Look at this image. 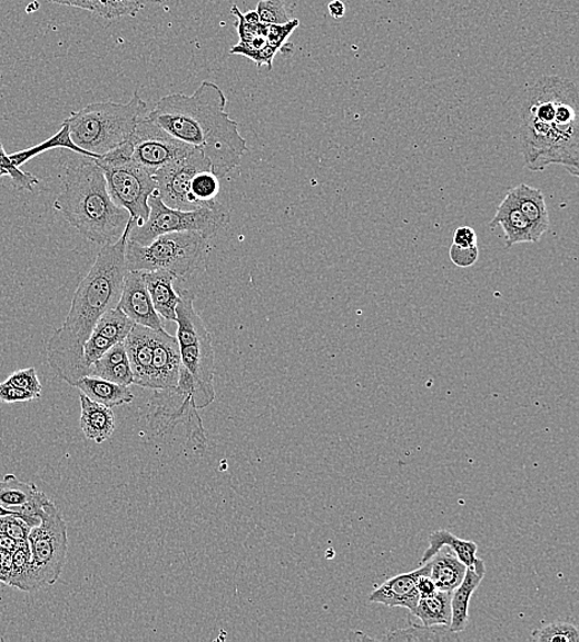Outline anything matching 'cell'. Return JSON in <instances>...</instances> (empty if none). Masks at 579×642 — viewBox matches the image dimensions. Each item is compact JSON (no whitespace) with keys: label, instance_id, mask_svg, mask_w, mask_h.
Instances as JSON below:
<instances>
[{"label":"cell","instance_id":"ee69618b","mask_svg":"<svg viewBox=\"0 0 579 642\" xmlns=\"http://www.w3.org/2000/svg\"><path fill=\"white\" fill-rule=\"evenodd\" d=\"M11 565H13V552L0 549V582L8 584Z\"/></svg>","mask_w":579,"mask_h":642},{"label":"cell","instance_id":"ab89813d","mask_svg":"<svg viewBox=\"0 0 579 642\" xmlns=\"http://www.w3.org/2000/svg\"><path fill=\"white\" fill-rule=\"evenodd\" d=\"M40 396L36 393L28 392L26 389L18 388L10 385L7 381L0 383V402L7 404L30 402L39 399Z\"/></svg>","mask_w":579,"mask_h":642},{"label":"cell","instance_id":"3957f363","mask_svg":"<svg viewBox=\"0 0 579 642\" xmlns=\"http://www.w3.org/2000/svg\"><path fill=\"white\" fill-rule=\"evenodd\" d=\"M226 103L223 89L204 81L192 96L161 98L147 118L174 138L199 149L209 160L212 171L223 179L242 164L248 151L238 122L225 110Z\"/></svg>","mask_w":579,"mask_h":642},{"label":"cell","instance_id":"681fc988","mask_svg":"<svg viewBox=\"0 0 579 642\" xmlns=\"http://www.w3.org/2000/svg\"><path fill=\"white\" fill-rule=\"evenodd\" d=\"M7 515H16L19 516L21 520V515L17 512L13 511H9L7 508H4V506L2 504H0V516H7Z\"/></svg>","mask_w":579,"mask_h":642},{"label":"cell","instance_id":"4fadbf2b","mask_svg":"<svg viewBox=\"0 0 579 642\" xmlns=\"http://www.w3.org/2000/svg\"><path fill=\"white\" fill-rule=\"evenodd\" d=\"M134 323L156 332L165 330L141 271L125 275L118 307Z\"/></svg>","mask_w":579,"mask_h":642},{"label":"cell","instance_id":"d6a6232c","mask_svg":"<svg viewBox=\"0 0 579 642\" xmlns=\"http://www.w3.org/2000/svg\"><path fill=\"white\" fill-rule=\"evenodd\" d=\"M30 566V546L22 543L13 552V565H11L8 584L10 587L28 592V577Z\"/></svg>","mask_w":579,"mask_h":642},{"label":"cell","instance_id":"6da1fadb","mask_svg":"<svg viewBox=\"0 0 579 642\" xmlns=\"http://www.w3.org/2000/svg\"><path fill=\"white\" fill-rule=\"evenodd\" d=\"M130 218L120 238L105 245L89 273L78 285L71 309L61 328L48 343V363L55 375L68 385L89 376L84 347L104 315L118 307L125 275L128 273L125 251L133 227Z\"/></svg>","mask_w":579,"mask_h":642},{"label":"cell","instance_id":"7a4b0ae2","mask_svg":"<svg viewBox=\"0 0 579 642\" xmlns=\"http://www.w3.org/2000/svg\"><path fill=\"white\" fill-rule=\"evenodd\" d=\"M520 146L531 172L560 165L579 176V105L575 83L547 76L533 85L520 111Z\"/></svg>","mask_w":579,"mask_h":642},{"label":"cell","instance_id":"5bb4252c","mask_svg":"<svg viewBox=\"0 0 579 642\" xmlns=\"http://www.w3.org/2000/svg\"><path fill=\"white\" fill-rule=\"evenodd\" d=\"M49 502L47 494L37 484L21 482L14 475H7L0 481V504L19 513L21 520L31 527L40 524L43 506Z\"/></svg>","mask_w":579,"mask_h":642},{"label":"cell","instance_id":"2e32d148","mask_svg":"<svg viewBox=\"0 0 579 642\" xmlns=\"http://www.w3.org/2000/svg\"><path fill=\"white\" fill-rule=\"evenodd\" d=\"M180 354L175 336L166 330L154 332V355L149 388L154 391L175 389L178 386Z\"/></svg>","mask_w":579,"mask_h":642},{"label":"cell","instance_id":"f907efd6","mask_svg":"<svg viewBox=\"0 0 579 642\" xmlns=\"http://www.w3.org/2000/svg\"><path fill=\"white\" fill-rule=\"evenodd\" d=\"M50 2L63 4V6H70L71 0H50Z\"/></svg>","mask_w":579,"mask_h":642},{"label":"cell","instance_id":"ffe728a7","mask_svg":"<svg viewBox=\"0 0 579 642\" xmlns=\"http://www.w3.org/2000/svg\"><path fill=\"white\" fill-rule=\"evenodd\" d=\"M485 572L484 561L480 560L474 567H468V570H465L461 584L452 592V619L449 626L452 633H462L465 628L469 626L471 599L475 590L480 587Z\"/></svg>","mask_w":579,"mask_h":642},{"label":"cell","instance_id":"ac0fdd59","mask_svg":"<svg viewBox=\"0 0 579 642\" xmlns=\"http://www.w3.org/2000/svg\"><path fill=\"white\" fill-rule=\"evenodd\" d=\"M154 332L145 326L135 324L124 340L131 372L133 385L149 388L151 364L154 355Z\"/></svg>","mask_w":579,"mask_h":642},{"label":"cell","instance_id":"b9f144b4","mask_svg":"<svg viewBox=\"0 0 579 642\" xmlns=\"http://www.w3.org/2000/svg\"><path fill=\"white\" fill-rule=\"evenodd\" d=\"M70 6L95 11L98 16L109 19L110 0H71Z\"/></svg>","mask_w":579,"mask_h":642},{"label":"cell","instance_id":"277c9868","mask_svg":"<svg viewBox=\"0 0 579 642\" xmlns=\"http://www.w3.org/2000/svg\"><path fill=\"white\" fill-rule=\"evenodd\" d=\"M53 208L87 240L100 246L116 243L130 219L111 199L104 171L85 156L67 164Z\"/></svg>","mask_w":579,"mask_h":642},{"label":"cell","instance_id":"44dd1931","mask_svg":"<svg viewBox=\"0 0 579 642\" xmlns=\"http://www.w3.org/2000/svg\"><path fill=\"white\" fill-rule=\"evenodd\" d=\"M81 424L82 432L88 438L100 445L108 441L116 431V415L106 405L89 399L81 393Z\"/></svg>","mask_w":579,"mask_h":642},{"label":"cell","instance_id":"8fae6325","mask_svg":"<svg viewBox=\"0 0 579 642\" xmlns=\"http://www.w3.org/2000/svg\"><path fill=\"white\" fill-rule=\"evenodd\" d=\"M129 142L134 161L153 176L160 168L181 159L196 149L174 138L147 117L139 120Z\"/></svg>","mask_w":579,"mask_h":642},{"label":"cell","instance_id":"9c48e42d","mask_svg":"<svg viewBox=\"0 0 579 642\" xmlns=\"http://www.w3.org/2000/svg\"><path fill=\"white\" fill-rule=\"evenodd\" d=\"M29 546L28 592L53 585L61 577L68 551L67 525L53 502L43 506L40 524L31 529Z\"/></svg>","mask_w":579,"mask_h":642},{"label":"cell","instance_id":"1f68e13d","mask_svg":"<svg viewBox=\"0 0 579 642\" xmlns=\"http://www.w3.org/2000/svg\"><path fill=\"white\" fill-rule=\"evenodd\" d=\"M531 639L539 642H578L579 632L575 624L559 621L533 630Z\"/></svg>","mask_w":579,"mask_h":642},{"label":"cell","instance_id":"5b68a950","mask_svg":"<svg viewBox=\"0 0 579 642\" xmlns=\"http://www.w3.org/2000/svg\"><path fill=\"white\" fill-rule=\"evenodd\" d=\"M146 108V101L136 91L128 103L89 105L72 111L65 122L78 148L101 157L130 141Z\"/></svg>","mask_w":579,"mask_h":642},{"label":"cell","instance_id":"484cf974","mask_svg":"<svg viewBox=\"0 0 579 642\" xmlns=\"http://www.w3.org/2000/svg\"><path fill=\"white\" fill-rule=\"evenodd\" d=\"M75 387L81 391L89 399L104 404L109 408L120 407V405L129 404L134 401V394L129 387L92 376L79 379Z\"/></svg>","mask_w":579,"mask_h":642},{"label":"cell","instance_id":"e575fe53","mask_svg":"<svg viewBox=\"0 0 579 642\" xmlns=\"http://www.w3.org/2000/svg\"><path fill=\"white\" fill-rule=\"evenodd\" d=\"M31 529L32 527L29 526L24 521L20 520L19 516H0V533L14 539L18 543L29 542Z\"/></svg>","mask_w":579,"mask_h":642},{"label":"cell","instance_id":"c3c4849f","mask_svg":"<svg viewBox=\"0 0 579 642\" xmlns=\"http://www.w3.org/2000/svg\"><path fill=\"white\" fill-rule=\"evenodd\" d=\"M244 19L252 26H258L261 22L256 10L248 11V13L244 16Z\"/></svg>","mask_w":579,"mask_h":642},{"label":"cell","instance_id":"f546056e","mask_svg":"<svg viewBox=\"0 0 579 642\" xmlns=\"http://www.w3.org/2000/svg\"><path fill=\"white\" fill-rule=\"evenodd\" d=\"M382 641H453L460 640L458 633H452L446 625L419 626L411 624L408 628L394 630L382 636Z\"/></svg>","mask_w":579,"mask_h":642},{"label":"cell","instance_id":"d6986e66","mask_svg":"<svg viewBox=\"0 0 579 642\" xmlns=\"http://www.w3.org/2000/svg\"><path fill=\"white\" fill-rule=\"evenodd\" d=\"M490 227L492 229L497 227L503 229L507 249H512L517 244L538 243L532 225L519 209L510 190L501 205H499Z\"/></svg>","mask_w":579,"mask_h":642},{"label":"cell","instance_id":"f35d334b","mask_svg":"<svg viewBox=\"0 0 579 642\" xmlns=\"http://www.w3.org/2000/svg\"><path fill=\"white\" fill-rule=\"evenodd\" d=\"M233 14L238 19L236 28L238 37H241V42H248L258 37H266L268 26L263 24V22H259L258 26L248 24L244 19V14L236 6L233 7Z\"/></svg>","mask_w":579,"mask_h":642},{"label":"cell","instance_id":"30bf717a","mask_svg":"<svg viewBox=\"0 0 579 642\" xmlns=\"http://www.w3.org/2000/svg\"><path fill=\"white\" fill-rule=\"evenodd\" d=\"M176 309L178 325L176 339L179 346L180 365L200 385L214 387V348L212 335L195 309V295L189 290L179 293Z\"/></svg>","mask_w":579,"mask_h":642},{"label":"cell","instance_id":"74e56055","mask_svg":"<svg viewBox=\"0 0 579 642\" xmlns=\"http://www.w3.org/2000/svg\"><path fill=\"white\" fill-rule=\"evenodd\" d=\"M449 254L451 263L460 268L472 267L477 264V261H479L480 258L479 245L462 247L452 244Z\"/></svg>","mask_w":579,"mask_h":642},{"label":"cell","instance_id":"4dcf8cb0","mask_svg":"<svg viewBox=\"0 0 579 642\" xmlns=\"http://www.w3.org/2000/svg\"><path fill=\"white\" fill-rule=\"evenodd\" d=\"M220 194V179L212 170L200 171L193 177L189 196L197 208L209 207L214 205L215 198Z\"/></svg>","mask_w":579,"mask_h":642},{"label":"cell","instance_id":"d590c367","mask_svg":"<svg viewBox=\"0 0 579 642\" xmlns=\"http://www.w3.org/2000/svg\"><path fill=\"white\" fill-rule=\"evenodd\" d=\"M7 382L18 388L36 393L41 397V382L37 369L33 367L16 371L14 374H11L8 377Z\"/></svg>","mask_w":579,"mask_h":642},{"label":"cell","instance_id":"cb8c5ba5","mask_svg":"<svg viewBox=\"0 0 579 642\" xmlns=\"http://www.w3.org/2000/svg\"><path fill=\"white\" fill-rule=\"evenodd\" d=\"M430 577L436 584L438 591L453 592L461 584L465 570L463 563L449 546H442L436 554L429 560Z\"/></svg>","mask_w":579,"mask_h":642},{"label":"cell","instance_id":"f1b7e54d","mask_svg":"<svg viewBox=\"0 0 579 642\" xmlns=\"http://www.w3.org/2000/svg\"><path fill=\"white\" fill-rule=\"evenodd\" d=\"M452 592L438 591L435 594L420 599L412 612L425 626H450Z\"/></svg>","mask_w":579,"mask_h":642},{"label":"cell","instance_id":"603a6c76","mask_svg":"<svg viewBox=\"0 0 579 642\" xmlns=\"http://www.w3.org/2000/svg\"><path fill=\"white\" fill-rule=\"evenodd\" d=\"M510 194L513 195L519 209L532 225L533 234L539 243L542 235L550 230V214L542 190L522 184L510 189Z\"/></svg>","mask_w":579,"mask_h":642},{"label":"cell","instance_id":"e0dca14e","mask_svg":"<svg viewBox=\"0 0 579 642\" xmlns=\"http://www.w3.org/2000/svg\"><path fill=\"white\" fill-rule=\"evenodd\" d=\"M423 574L430 576V562L423 563L413 572L399 574L380 585L370 595L371 603L383 604L387 606L406 608L409 612H413L420 600V594L416 590V580Z\"/></svg>","mask_w":579,"mask_h":642},{"label":"cell","instance_id":"7402d4cb","mask_svg":"<svg viewBox=\"0 0 579 642\" xmlns=\"http://www.w3.org/2000/svg\"><path fill=\"white\" fill-rule=\"evenodd\" d=\"M147 290L158 315L166 322L176 323V309L179 303V293L174 288L177 279L171 273L158 269V271L143 273Z\"/></svg>","mask_w":579,"mask_h":642},{"label":"cell","instance_id":"4316f807","mask_svg":"<svg viewBox=\"0 0 579 642\" xmlns=\"http://www.w3.org/2000/svg\"><path fill=\"white\" fill-rule=\"evenodd\" d=\"M449 546L463 563L465 567H474L481 559L477 557L479 545L470 540L460 539L448 531L434 532L429 537V547L424 552V556L420 563L428 562L433 557L442 546Z\"/></svg>","mask_w":579,"mask_h":642},{"label":"cell","instance_id":"836d02e7","mask_svg":"<svg viewBox=\"0 0 579 642\" xmlns=\"http://www.w3.org/2000/svg\"><path fill=\"white\" fill-rule=\"evenodd\" d=\"M256 11L266 26H282L292 20L285 0H259Z\"/></svg>","mask_w":579,"mask_h":642},{"label":"cell","instance_id":"52a82bcc","mask_svg":"<svg viewBox=\"0 0 579 642\" xmlns=\"http://www.w3.org/2000/svg\"><path fill=\"white\" fill-rule=\"evenodd\" d=\"M104 171L109 195L117 205L129 213L133 225L149 218V199L157 185L153 175L133 159L130 142L95 160Z\"/></svg>","mask_w":579,"mask_h":642},{"label":"cell","instance_id":"816d5d0a","mask_svg":"<svg viewBox=\"0 0 579 642\" xmlns=\"http://www.w3.org/2000/svg\"><path fill=\"white\" fill-rule=\"evenodd\" d=\"M7 176L6 172L2 170V168H0V177H4Z\"/></svg>","mask_w":579,"mask_h":642},{"label":"cell","instance_id":"8992f818","mask_svg":"<svg viewBox=\"0 0 579 642\" xmlns=\"http://www.w3.org/2000/svg\"><path fill=\"white\" fill-rule=\"evenodd\" d=\"M210 250V238L198 231L169 233L149 245L128 240L125 263L128 271L171 273L177 279L196 271Z\"/></svg>","mask_w":579,"mask_h":642},{"label":"cell","instance_id":"60d3db41","mask_svg":"<svg viewBox=\"0 0 579 642\" xmlns=\"http://www.w3.org/2000/svg\"><path fill=\"white\" fill-rule=\"evenodd\" d=\"M145 3L146 0H110L109 19L124 16L136 17Z\"/></svg>","mask_w":579,"mask_h":642},{"label":"cell","instance_id":"9a60e30c","mask_svg":"<svg viewBox=\"0 0 579 642\" xmlns=\"http://www.w3.org/2000/svg\"><path fill=\"white\" fill-rule=\"evenodd\" d=\"M134 325L119 308L108 310L99 319L84 347L85 364L89 371L112 346L127 339Z\"/></svg>","mask_w":579,"mask_h":642},{"label":"cell","instance_id":"f6af8a7d","mask_svg":"<svg viewBox=\"0 0 579 642\" xmlns=\"http://www.w3.org/2000/svg\"><path fill=\"white\" fill-rule=\"evenodd\" d=\"M416 590L420 594V599H425V596L433 595L438 592V587L433 579L429 574H423L416 580Z\"/></svg>","mask_w":579,"mask_h":642},{"label":"cell","instance_id":"f5cc1de1","mask_svg":"<svg viewBox=\"0 0 579 642\" xmlns=\"http://www.w3.org/2000/svg\"><path fill=\"white\" fill-rule=\"evenodd\" d=\"M2 584H3V583H2V582H0V589H2Z\"/></svg>","mask_w":579,"mask_h":642},{"label":"cell","instance_id":"83f0119b","mask_svg":"<svg viewBox=\"0 0 579 642\" xmlns=\"http://www.w3.org/2000/svg\"><path fill=\"white\" fill-rule=\"evenodd\" d=\"M53 149H67V150L73 151L76 154L82 155L85 157H89V159H95V160L100 159L99 156H97L95 154H90L88 151H85L81 148H78V146L72 141L71 135H70V129H68V126L65 121L62 124L60 131L56 132L52 138L48 139L47 141L41 142L37 146H33V148H30L28 150H22V151L11 154V155H9V159H10L11 164H13L16 167L20 168L22 165H24L28 161H30L31 159H33V157H37L38 155H41L43 152H47V151L53 150Z\"/></svg>","mask_w":579,"mask_h":642},{"label":"cell","instance_id":"7dc6e473","mask_svg":"<svg viewBox=\"0 0 579 642\" xmlns=\"http://www.w3.org/2000/svg\"><path fill=\"white\" fill-rule=\"evenodd\" d=\"M22 543L16 542L14 539L0 533V549H3L9 552H14Z\"/></svg>","mask_w":579,"mask_h":642},{"label":"cell","instance_id":"d4e9b609","mask_svg":"<svg viewBox=\"0 0 579 642\" xmlns=\"http://www.w3.org/2000/svg\"><path fill=\"white\" fill-rule=\"evenodd\" d=\"M89 376L110 381L125 387L133 385V372L124 343L112 346L90 367Z\"/></svg>","mask_w":579,"mask_h":642},{"label":"cell","instance_id":"7c38bea8","mask_svg":"<svg viewBox=\"0 0 579 642\" xmlns=\"http://www.w3.org/2000/svg\"><path fill=\"white\" fill-rule=\"evenodd\" d=\"M206 170H212L209 160L199 149L193 150L181 159L160 168L154 175L158 195L169 208L199 209L190 199L189 187L193 177Z\"/></svg>","mask_w":579,"mask_h":642},{"label":"cell","instance_id":"bcb514c9","mask_svg":"<svg viewBox=\"0 0 579 642\" xmlns=\"http://www.w3.org/2000/svg\"><path fill=\"white\" fill-rule=\"evenodd\" d=\"M327 9L328 13H331V16L336 20L345 17L346 7L342 0H333V2L328 3Z\"/></svg>","mask_w":579,"mask_h":642},{"label":"cell","instance_id":"ba28073f","mask_svg":"<svg viewBox=\"0 0 579 642\" xmlns=\"http://www.w3.org/2000/svg\"><path fill=\"white\" fill-rule=\"evenodd\" d=\"M149 218L141 225H133L129 240L149 245L158 236L169 233L198 231L213 238L229 223V211L220 203L195 210L169 208L163 201L157 189L149 199ZM134 224V223H133Z\"/></svg>","mask_w":579,"mask_h":642},{"label":"cell","instance_id":"8d00e7d4","mask_svg":"<svg viewBox=\"0 0 579 642\" xmlns=\"http://www.w3.org/2000/svg\"><path fill=\"white\" fill-rule=\"evenodd\" d=\"M301 24L298 19H292L282 26H268L266 32V40L269 47L282 50L283 45L292 36L293 31Z\"/></svg>","mask_w":579,"mask_h":642},{"label":"cell","instance_id":"7bdbcfd3","mask_svg":"<svg viewBox=\"0 0 579 642\" xmlns=\"http://www.w3.org/2000/svg\"><path fill=\"white\" fill-rule=\"evenodd\" d=\"M462 247L479 245V236L471 227H460L453 235V243Z\"/></svg>","mask_w":579,"mask_h":642}]
</instances>
